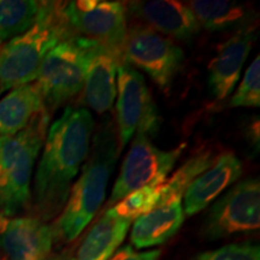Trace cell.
Masks as SVG:
<instances>
[{
    "mask_svg": "<svg viewBox=\"0 0 260 260\" xmlns=\"http://www.w3.org/2000/svg\"><path fill=\"white\" fill-rule=\"evenodd\" d=\"M160 249H153L148 252H138L133 246L126 245L118 248L109 260H159Z\"/></svg>",
    "mask_w": 260,
    "mask_h": 260,
    "instance_id": "cell-25",
    "label": "cell"
},
{
    "mask_svg": "<svg viewBox=\"0 0 260 260\" xmlns=\"http://www.w3.org/2000/svg\"><path fill=\"white\" fill-rule=\"evenodd\" d=\"M94 119L89 111L68 106L47 130L32 188L37 218L58 216L69 198L73 182L88 157Z\"/></svg>",
    "mask_w": 260,
    "mask_h": 260,
    "instance_id": "cell-1",
    "label": "cell"
},
{
    "mask_svg": "<svg viewBox=\"0 0 260 260\" xmlns=\"http://www.w3.org/2000/svg\"><path fill=\"white\" fill-rule=\"evenodd\" d=\"M130 223L104 213L84 236L75 260H109L128 234Z\"/></svg>",
    "mask_w": 260,
    "mask_h": 260,
    "instance_id": "cell-18",
    "label": "cell"
},
{
    "mask_svg": "<svg viewBox=\"0 0 260 260\" xmlns=\"http://www.w3.org/2000/svg\"><path fill=\"white\" fill-rule=\"evenodd\" d=\"M44 110L37 82L12 88L0 100V135L17 134Z\"/></svg>",
    "mask_w": 260,
    "mask_h": 260,
    "instance_id": "cell-17",
    "label": "cell"
},
{
    "mask_svg": "<svg viewBox=\"0 0 260 260\" xmlns=\"http://www.w3.org/2000/svg\"><path fill=\"white\" fill-rule=\"evenodd\" d=\"M41 2L0 0V44L23 34L34 24Z\"/></svg>",
    "mask_w": 260,
    "mask_h": 260,
    "instance_id": "cell-20",
    "label": "cell"
},
{
    "mask_svg": "<svg viewBox=\"0 0 260 260\" xmlns=\"http://www.w3.org/2000/svg\"><path fill=\"white\" fill-rule=\"evenodd\" d=\"M122 59L136 67L167 90L183 63V51L172 39L148 27H133L126 31L122 45Z\"/></svg>",
    "mask_w": 260,
    "mask_h": 260,
    "instance_id": "cell-9",
    "label": "cell"
},
{
    "mask_svg": "<svg viewBox=\"0 0 260 260\" xmlns=\"http://www.w3.org/2000/svg\"><path fill=\"white\" fill-rule=\"evenodd\" d=\"M53 228L37 217L0 216V251L6 260H42L51 255Z\"/></svg>",
    "mask_w": 260,
    "mask_h": 260,
    "instance_id": "cell-12",
    "label": "cell"
},
{
    "mask_svg": "<svg viewBox=\"0 0 260 260\" xmlns=\"http://www.w3.org/2000/svg\"><path fill=\"white\" fill-rule=\"evenodd\" d=\"M84 58L83 103L98 113L109 111L117 95V71L122 50L77 35Z\"/></svg>",
    "mask_w": 260,
    "mask_h": 260,
    "instance_id": "cell-11",
    "label": "cell"
},
{
    "mask_svg": "<svg viewBox=\"0 0 260 260\" xmlns=\"http://www.w3.org/2000/svg\"><path fill=\"white\" fill-rule=\"evenodd\" d=\"M260 226V182L247 178L214 201L203 224L207 240H220L236 234L251 233Z\"/></svg>",
    "mask_w": 260,
    "mask_h": 260,
    "instance_id": "cell-7",
    "label": "cell"
},
{
    "mask_svg": "<svg viewBox=\"0 0 260 260\" xmlns=\"http://www.w3.org/2000/svg\"><path fill=\"white\" fill-rule=\"evenodd\" d=\"M63 12L74 34L122 50L128 31L126 9L123 3L77 0L64 3Z\"/></svg>",
    "mask_w": 260,
    "mask_h": 260,
    "instance_id": "cell-10",
    "label": "cell"
},
{
    "mask_svg": "<svg viewBox=\"0 0 260 260\" xmlns=\"http://www.w3.org/2000/svg\"><path fill=\"white\" fill-rule=\"evenodd\" d=\"M35 81L47 112L63 106L82 90L84 58L76 34L48 52Z\"/></svg>",
    "mask_w": 260,
    "mask_h": 260,
    "instance_id": "cell-6",
    "label": "cell"
},
{
    "mask_svg": "<svg viewBox=\"0 0 260 260\" xmlns=\"http://www.w3.org/2000/svg\"><path fill=\"white\" fill-rule=\"evenodd\" d=\"M119 153L115 124L106 119L96 129L82 172L71 187L67 204L52 225L56 239L73 241L92 222L105 199Z\"/></svg>",
    "mask_w": 260,
    "mask_h": 260,
    "instance_id": "cell-2",
    "label": "cell"
},
{
    "mask_svg": "<svg viewBox=\"0 0 260 260\" xmlns=\"http://www.w3.org/2000/svg\"><path fill=\"white\" fill-rule=\"evenodd\" d=\"M187 5L200 27L210 31L229 30L239 25L245 27L246 22L251 17L247 6L235 2L194 0Z\"/></svg>",
    "mask_w": 260,
    "mask_h": 260,
    "instance_id": "cell-19",
    "label": "cell"
},
{
    "mask_svg": "<svg viewBox=\"0 0 260 260\" xmlns=\"http://www.w3.org/2000/svg\"><path fill=\"white\" fill-rule=\"evenodd\" d=\"M232 107H259L260 105V57L252 61L236 93L230 99Z\"/></svg>",
    "mask_w": 260,
    "mask_h": 260,
    "instance_id": "cell-23",
    "label": "cell"
},
{
    "mask_svg": "<svg viewBox=\"0 0 260 260\" xmlns=\"http://www.w3.org/2000/svg\"><path fill=\"white\" fill-rule=\"evenodd\" d=\"M42 260H75V256H71L70 254H56V255H48L47 258L42 259Z\"/></svg>",
    "mask_w": 260,
    "mask_h": 260,
    "instance_id": "cell-26",
    "label": "cell"
},
{
    "mask_svg": "<svg viewBox=\"0 0 260 260\" xmlns=\"http://www.w3.org/2000/svg\"><path fill=\"white\" fill-rule=\"evenodd\" d=\"M255 39L254 29L245 25L219 47L218 54L211 61L207 77V86L214 99L224 100L232 94Z\"/></svg>",
    "mask_w": 260,
    "mask_h": 260,
    "instance_id": "cell-13",
    "label": "cell"
},
{
    "mask_svg": "<svg viewBox=\"0 0 260 260\" xmlns=\"http://www.w3.org/2000/svg\"><path fill=\"white\" fill-rule=\"evenodd\" d=\"M126 12L144 21L149 28L168 38L190 40L200 30V25L187 4L174 0L130 2Z\"/></svg>",
    "mask_w": 260,
    "mask_h": 260,
    "instance_id": "cell-15",
    "label": "cell"
},
{
    "mask_svg": "<svg viewBox=\"0 0 260 260\" xmlns=\"http://www.w3.org/2000/svg\"><path fill=\"white\" fill-rule=\"evenodd\" d=\"M159 201H160L159 184H152V186H146L138 190L132 191L113 206L106 209L104 213L133 222V220L141 217L142 214L154 209L159 204Z\"/></svg>",
    "mask_w": 260,
    "mask_h": 260,
    "instance_id": "cell-22",
    "label": "cell"
},
{
    "mask_svg": "<svg viewBox=\"0 0 260 260\" xmlns=\"http://www.w3.org/2000/svg\"><path fill=\"white\" fill-rule=\"evenodd\" d=\"M184 148L186 144H182L171 151H162L153 145L148 136L136 134L132 147L123 160L121 172L107 201V209L132 191L146 186L162 183Z\"/></svg>",
    "mask_w": 260,
    "mask_h": 260,
    "instance_id": "cell-8",
    "label": "cell"
},
{
    "mask_svg": "<svg viewBox=\"0 0 260 260\" xmlns=\"http://www.w3.org/2000/svg\"><path fill=\"white\" fill-rule=\"evenodd\" d=\"M63 6L60 2H41L34 24L0 46V92L37 80L48 52L75 35L64 17Z\"/></svg>",
    "mask_w": 260,
    "mask_h": 260,
    "instance_id": "cell-3",
    "label": "cell"
},
{
    "mask_svg": "<svg viewBox=\"0 0 260 260\" xmlns=\"http://www.w3.org/2000/svg\"><path fill=\"white\" fill-rule=\"evenodd\" d=\"M0 260H3V258H2V252H0Z\"/></svg>",
    "mask_w": 260,
    "mask_h": 260,
    "instance_id": "cell-27",
    "label": "cell"
},
{
    "mask_svg": "<svg viewBox=\"0 0 260 260\" xmlns=\"http://www.w3.org/2000/svg\"><path fill=\"white\" fill-rule=\"evenodd\" d=\"M117 136L122 151L136 134H157L160 118L144 76L123 60L117 71Z\"/></svg>",
    "mask_w": 260,
    "mask_h": 260,
    "instance_id": "cell-5",
    "label": "cell"
},
{
    "mask_svg": "<svg viewBox=\"0 0 260 260\" xmlns=\"http://www.w3.org/2000/svg\"><path fill=\"white\" fill-rule=\"evenodd\" d=\"M242 174V162L233 152H224L220 154L184 191L182 199L184 216H193L206 209L226 188L239 181Z\"/></svg>",
    "mask_w": 260,
    "mask_h": 260,
    "instance_id": "cell-14",
    "label": "cell"
},
{
    "mask_svg": "<svg viewBox=\"0 0 260 260\" xmlns=\"http://www.w3.org/2000/svg\"><path fill=\"white\" fill-rule=\"evenodd\" d=\"M48 121L44 110L17 134L0 135V216L15 217L30 204L31 175Z\"/></svg>",
    "mask_w": 260,
    "mask_h": 260,
    "instance_id": "cell-4",
    "label": "cell"
},
{
    "mask_svg": "<svg viewBox=\"0 0 260 260\" xmlns=\"http://www.w3.org/2000/svg\"><path fill=\"white\" fill-rule=\"evenodd\" d=\"M190 260H260V248L251 242L232 243L199 253Z\"/></svg>",
    "mask_w": 260,
    "mask_h": 260,
    "instance_id": "cell-24",
    "label": "cell"
},
{
    "mask_svg": "<svg viewBox=\"0 0 260 260\" xmlns=\"http://www.w3.org/2000/svg\"><path fill=\"white\" fill-rule=\"evenodd\" d=\"M214 159L216 158H213L210 151H203L184 162L171 177L159 184V191H160L159 204L172 199H183L184 191L187 190L188 186L213 164Z\"/></svg>",
    "mask_w": 260,
    "mask_h": 260,
    "instance_id": "cell-21",
    "label": "cell"
},
{
    "mask_svg": "<svg viewBox=\"0 0 260 260\" xmlns=\"http://www.w3.org/2000/svg\"><path fill=\"white\" fill-rule=\"evenodd\" d=\"M183 220L182 199L159 204L135 219L130 236L133 246L140 249L162 245L180 230Z\"/></svg>",
    "mask_w": 260,
    "mask_h": 260,
    "instance_id": "cell-16",
    "label": "cell"
}]
</instances>
